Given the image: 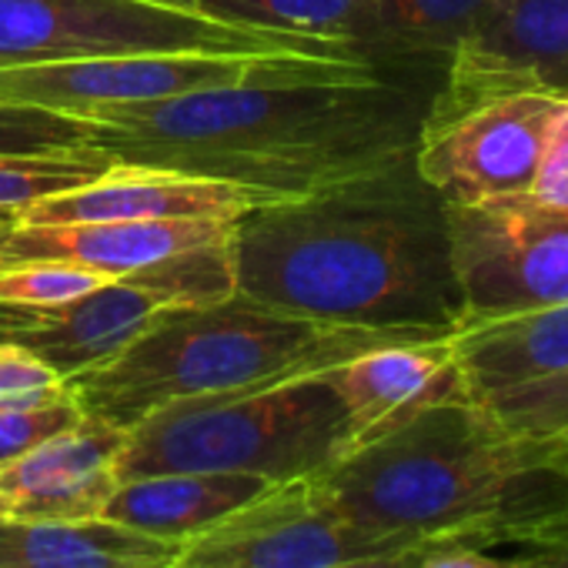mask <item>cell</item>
I'll list each match as a JSON object with an SVG mask.
<instances>
[{
  "mask_svg": "<svg viewBox=\"0 0 568 568\" xmlns=\"http://www.w3.org/2000/svg\"><path fill=\"white\" fill-rule=\"evenodd\" d=\"M128 54H305L362 61L335 44L231 28L151 0H0V68Z\"/></svg>",
  "mask_w": 568,
  "mask_h": 568,
  "instance_id": "obj_6",
  "label": "cell"
},
{
  "mask_svg": "<svg viewBox=\"0 0 568 568\" xmlns=\"http://www.w3.org/2000/svg\"><path fill=\"white\" fill-rule=\"evenodd\" d=\"M241 217V214H237ZM237 217H164V221H81V224H28L0 227V264L54 257L94 267L108 277H124L154 267L174 254L224 241Z\"/></svg>",
  "mask_w": 568,
  "mask_h": 568,
  "instance_id": "obj_14",
  "label": "cell"
},
{
  "mask_svg": "<svg viewBox=\"0 0 568 568\" xmlns=\"http://www.w3.org/2000/svg\"><path fill=\"white\" fill-rule=\"evenodd\" d=\"M151 4H164V8H174V11H194L197 0H151ZM197 14V11H194Z\"/></svg>",
  "mask_w": 568,
  "mask_h": 568,
  "instance_id": "obj_34",
  "label": "cell"
},
{
  "mask_svg": "<svg viewBox=\"0 0 568 568\" xmlns=\"http://www.w3.org/2000/svg\"><path fill=\"white\" fill-rule=\"evenodd\" d=\"M41 315H31V312H14V308H0V342L14 338L18 332L31 328Z\"/></svg>",
  "mask_w": 568,
  "mask_h": 568,
  "instance_id": "obj_32",
  "label": "cell"
},
{
  "mask_svg": "<svg viewBox=\"0 0 568 568\" xmlns=\"http://www.w3.org/2000/svg\"><path fill=\"white\" fill-rule=\"evenodd\" d=\"M375 68L378 64L368 61L305 54H128L68 64L0 68V101L101 121L114 111L174 101L214 88L298 78H345Z\"/></svg>",
  "mask_w": 568,
  "mask_h": 568,
  "instance_id": "obj_7",
  "label": "cell"
},
{
  "mask_svg": "<svg viewBox=\"0 0 568 568\" xmlns=\"http://www.w3.org/2000/svg\"><path fill=\"white\" fill-rule=\"evenodd\" d=\"M435 551H442V548L422 545V548H405V551H392V555H365V558H348V561H332V565H315V568H418Z\"/></svg>",
  "mask_w": 568,
  "mask_h": 568,
  "instance_id": "obj_30",
  "label": "cell"
},
{
  "mask_svg": "<svg viewBox=\"0 0 568 568\" xmlns=\"http://www.w3.org/2000/svg\"><path fill=\"white\" fill-rule=\"evenodd\" d=\"M518 568H568V541L535 545L531 555H521Z\"/></svg>",
  "mask_w": 568,
  "mask_h": 568,
  "instance_id": "obj_31",
  "label": "cell"
},
{
  "mask_svg": "<svg viewBox=\"0 0 568 568\" xmlns=\"http://www.w3.org/2000/svg\"><path fill=\"white\" fill-rule=\"evenodd\" d=\"M388 342L418 338L325 325L231 295L158 315L114 362L68 378V392L81 415L128 432L161 405L318 375Z\"/></svg>",
  "mask_w": 568,
  "mask_h": 568,
  "instance_id": "obj_4",
  "label": "cell"
},
{
  "mask_svg": "<svg viewBox=\"0 0 568 568\" xmlns=\"http://www.w3.org/2000/svg\"><path fill=\"white\" fill-rule=\"evenodd\" d=\"M422 545L432 541L375 535L345 521L318 495L312 478H295L271 485L264 495L224 515L207 531L181 541L164 568H315Z\"/></svg>",
  "mask_w": 568,
  "mask_h": 568,
  "instance_id": "obj_10",
  "label": "cell"
},
{
  "mask_svg": "<svg viewBox=\"0 0 568 568\" xmlns=\"http://www.w3.org/2000/svg\"><path fill=\"white\" fill-rule=\"evenodd\" d=\"M428 104L382 74L261 81L184 94L94 121L124 164L214 178L288 201L415 158Z\"/></svg>",
  "mask_w": 568,
  "mask_h": 568,
  "instance_id": "obj_2",
  "label": "cell"
},
{
  "mask_svg": "<svg viewBox=\"0 0 568 568\" xmlns=\"http://www.w3.org/2000/svg\"><path fill=\"white\" fill-rule=\"evenodd\" d=\"M531 468L568 471V368L478 398Z\"/></svg>",
  "mask_w": 568,
  "mask_h": 568,
  "instance_id": "obj_22",
  "label": "cell"
},
{
  "mask_svg": "<svg viewBox=\"0 0 568 568\" xmlns=\"http://www.w3.org/2000/svg\"><path fill=\"white\" fill-rule=\"evenodd\" d=\"M495 0H378L368 58L375 64H412L448 58Z\"/></svg>",
  "mask_w": 568,
  "mask_h": 568,
  "instance_id": "obj_21",
  "label": "cell"
},
{
  "mask_svg": "<svg viewBox=\"0 0 568 568\" xmlns=\"http://www.w3.org/2000/svg\"><path fill=\"white\" fill-rule=\"evenodd\" d=\"M178 308L154 267L108 281L104 288L41 315L31 328L18 332L21 342L38 358H44L64 382L114 362L131 342H138L158 315Z\"/></svg>",
  "mask_w": 568,
  "mask_h": 568,
  "instance_id": "obj_16",
  "label": "cell"
},
{
  "mask_svg": "<svg viewBox=\"0 0 568 568\" xmlns=\"http://www.w3.org/2000/svg\"><path fill=\"white\" fill-rule=\"evenodd\" d=\"M462 325L568 302V211L531 194L445 204Z\"/></svg>",
  "mask_w": 568,
  "mask_h": 568,
  "instance_id": "obj_8",
  "label": "cell"
},
{
  "mask_svg": "<svg viewBox=\"0 0 568 568\" xmlns=\"http://www.w3.org/2000/svg\"><path fill=\"white\" fill-rule=\"evenodd\" d=\"M531 197L545 207L568 211V98L561 101V111L545 141V154H541V164H538V174L531 184Z\"/></svg>",
  "mask_w": 568,
  "mask_h": 568,
  "instance_id": "obj_28",
  "label": "cell"
},
{
  "mask_svg": "<svg viewBox=\"0 0 568 568\" xmlns=\"http://www.w3.org/2000/svg\"><path fill=\"white\" fill-rule=\"evenodd\" d=\"M78 418H81V408L74 405L71 395L51 405H31V408L0 405V465L28 455L51 435L71 428Z\"/></svg>",
  "mask_w": 568,
  "mask_h": 568,
  "instance_id": "obj_27",
  "label": "cell"
},
{
  "mask_svg": "<svg viewBox=\"0 0 568 568\" xmlns=\"http://www.w3.org/2000/svg\"><path fill=\"white\" fill-rule=\"evenodd\" d=\"M452 352L471 402L568 368V302L462 325Z\"/></svg>",
  "mask_w": 568,
  "mask_h": 568,
  "instance_id": "obj_18",
  "label": "cell"
},
{
  "mask_svg": "<svg viewBox=\"0 0 568 568\" xmlns=\"http://www.w3.org/2000/svg\"><path fill=\"white\" fill-rule=\"evenodd\" d=\"M194 11L231 28L295 34L372 61L378 0H197Z\"/></svg>",
  "mask_w": 568,
  "mask_h": 568,
  "instance_id": "obj_20",
  "label": "cell"
},
{
  "mask_svg": "<svg viewBox=\"0 0 568 568\" xmlns=\"http://www.w3.org/2000/svg\"><path fill=\"white\" fill-rule=\"evenodd\" d=\"M325 378L348 415V452L438 402L465 395L452 338L388 342L328 368Z\"/></svg>",
  "mask_w": 568,
  "mask_h": 568,
  "instance_id": "obj_13",
  "label": "cell"
},
{
  "mask_svg": "<svg viewBox=\"0 0 568 568\" xmlns=\"http://www.w3.org/2000/svg\"><path fill=\"white\" fill-rule=\"evenodd\" d=\"M352 525L432 545H548L568 475L531 468L468 395L438 402L312 475Z\"/></svg>",
  "mask_w": 568,
  "mask_h": 568,
  "instance_id": "obj_3",
  "label": "cell"
},
{
  "mask_svg": "<svg viewBox=\"0 0 568 568\" xmlns=\"http://www.w3.org/2000/svg\"><path fill=\"white\" fill-rule=\"evenodd\" d=\"M128 432L81 415L28 455L0 465V521L98 518L118 488Z\"/></svg>",
  "mask_w": 568,
  "mask_h": 568,
  "instance_id": "obj_12",
  "label": "cell"
},
{
  "mask_svg": "<svg viewBox=\"0 0 568 568\" xmlns=\"http://www.w3.org/2000/svg\"><path fill=\"white\" fill-rule=\"evenodd\" d=\"M108 281L114 277L94 267H84L74 261H54V257L0 264V308L48 315L104 288Z\"/></svg>",
  "mask_w": 568,
  "mask_h": 568,
  "instance_id": "obj_24",
  "label": "cell"
},
{
  "mask_svg": "<svg viewBox=\"0 0 568 568\" xmlns=\"http://www.w3.org/2000/svg\"><path fill=\"white\" fill-rule=\"evenodd\" d=\"M237 295L325 325L452 338L462 295L448 207L415 158L288 201L234 224Z\"/></svg>",
  "mask_w": 568,
  "mask_h": 568,
  "instance_id": "obj_1",
  "label": "cell"
},
{
  "mask_svg": "<svg viewBox=\"0 0 568 568\" xmlns=\"http://www.w3.org/2000/svg\"><path fill=\"white\" fill-rule=\"evenodd\" d=\"M114 164L118 158L94 144L58 154H0V221H14L24 207L74 191Z\"/></svg>",
  "mask_w": 568,
  "mask_h": 568,
  "instance_id": "obj_23",
  "label": "cell"
},
{
  "mask_svg": "<svg viewBox=\"0 0 568 568\" xmlns=\"http://www.w3.org/2000/svg\"><path fill=\"white\" fill-rule=\"evenodd\" d=\"M271 485L261 475L244 471H161L118 481L108 498L101 518L118 521L131 531L161 538V541H187L207 531L224 515L244 508Z\"/></svg>",
  "mask_w": 568,
  "mask_h": 568,
  "instance_id": "obj_17",
  "label": "cell"
},
{
  "mask_svg": "<svg viewBox=\"0 0 568 568\" xmlns=\"http://www.w3.org/2000/svg\"><path fill=\"white\" fill-rule=\"evenodd\" d=\"M521 555L518 558H495V555H485V548H442L435 555H428L418 568H518Z\"/></svg>",
  "mask_w": 568,
  "mask_h": 568,
  "instance_id": "obj_29",
  "label": "cell"
},
{
  "mask_svg": "<svg viewBox=\"0 0 568 568\" xmlns=\"http://www.w3.org/2000/svg\"><path fill=\"white\" fill-rule=\"evenodd\" d=\"M558 94H501L445 114L425 111L415 171L445 204H488L531 194Z\"/></svg>",
  "mask_w": 568,
  "mask_h": 568,
  "instance_id": "obj_9",
  "label": "cell"
},
{
  "mask_svg": "<svg viewBox=\"0 0 568 568\" xmlns=\"http://www.w3.org/2000/svg\"><path fill=\"white\" fill-rule=\"evenodd\" d=\"M565 475H568V471H565ZM555 541H568V495H565V508H561V518H558V525H555L548 545H555Z\"/></svg>",
  "mask_w": 568,
  "mask_h": 568,
  "instance_id": "obj_33",
  "label": "cell"
},
{
  "mask_svg": "<svg viewBox=\"0 0 568 568\" xmlns=\"http://www.w3.org/2000/svg\"><path fill=\"white\" fill-rule=\"evenodd\" d=\"M348 452V415L325 372L267 388L184 398L128 428L118 481L161 471H244L295 481Z\"/></svg>",
  "mask_w": 568,
  "mask_h": 568,
  "instance_id": "obj_5",
  "label": "cell"
},
{
  "mask_svg": "<svg viewBox=\"0 0 568 568\" xmlns=\"http://www.w3.org/2000/svg\"><path fill=\"white\" fill-rule=\"evenodd\" d=\"M178 548L101 515L0 521V568H164Z\"/></svg>",
  "mask_w": 568,
  "mask_h": 568,
  "instance_id": "obj_19",
  "label": "cell"
},
{
  "mask_svg": "<svg viewBox=\"0 0 568 568\" xmlns=\"http://www.w3.org/2000/svg\"><path fill=\"white\" fill-rule=\"evenodd\" d=\"M91 141L94 121L34 104L0 101V154H58L88 148Z\"/></svg>",
  "mask_w": 568,
  "mask_h": 568,
  "instance_id": "obj_25",
  "label": "cell"
},
{
  "mask_svg": "<svg viewBox=\"0 0 568 568\" xmlns=\"http://www.w3.org/2000/svg\"><path fill=\"white\" fill-rule=\"evenodd\" d=\"M501 94L568 98V0H495L448 54L428 111L445 114Z\"/></svg>",
  "mask_w": 568,
  "mask_h": 568,
  "instance_id": "obj_11",
  "label": "cell"
},
{
  "mask_svg": "<svg viewBox=\"0 0 568 568\" xmlns=\"http://www.w3.org/2000/svg\"><path fill=\"white\" fill-rule=\"evenodd\" d=\"M4 224H8V221H0V227H4Z\"/></svg>",
  "mask_w": 568,
  "mask_h": 568,
  "instance_id": "obj_35",
  "label": "cell"
},
{
  "mask_svg": "<svg viewBox=\"0 0 568 568\" xmlns=\"http://www.w3.org/2000/svg\"><path fill=\"white\" fill-rule=\"evenodd\" d=\"M68 382L21 342H0V405H51L68 398Z\"/></svg>",
  "mask_w": 568,
  "mask_h": 568,
  "instance_id": "obj_26",
  "label": "cell"
},
{
  "mask_svg": "<svg viewBox=\"0 0 568 568\" xmlns=\"http://www.w3.org/2000/svg\"><path fill=\"white\" fill-rule=\"evenodd\" d=\"M267 197L214 178L158 171L118 161L101 178L51 194L24 207L14 221L28 224H81V221H164V217H237Z\"/></svg>",
  "mask_w": 568,
  "mask_h": 568,
  "instance_id": "obj_15",
  "label": "cell"
}]
</instances>
